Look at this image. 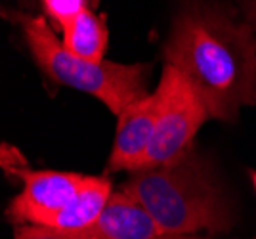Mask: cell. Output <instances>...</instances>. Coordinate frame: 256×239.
<instances>
[{"mask_svg": "<svg viewBox=\"0 0 256 239\" xmlns=\"http://www.w3.org/2000/svg\"><path fill=\"white\" fill-rule=\"evenodd\" d=\"M256 31L239 12L216 0H184L162 48L201 96L210 119L234 122L256 104Z\"/></svg>", "mask_w": 256, "mask_h": 239, "instance_id": "6da1fadb", "label": "cell"}, {"mask_svg": "<svg viewBox=\"0 0 256 239\" xmlns=\"http://www.w3.org/2000/svg\"><path fill=\"white\" fill-rule=\"evenodd\" d=\"M120 190L136 197L164 234H220L234 222L224 186L195 146L170 163L130 172Z\"/></svg>", "mask_w": 256, "mask_h": 239, "instance_id": "7a4b0ae2", "label": "cell"}, {"mask_svg": "<svg viewBox=\"0 0 256 239\" xmlns=\"http://www.w3.org/2000/svg\"><path fill=\"white\" fill-rule=\"evenodd\" d=\"M4 16L18 23L29 52L46 75L64 86L86 92L104 102V106L117 117L128 106L150 96L148 76L151 66L148 64L122 66L107 60L102 64L86 62L58 40L44 16H27L16 10H6Z\"/></svg>", "mask_w": 256, "mask_h": 239, "instance_id": "3957f363", "label": "cell"}, {"mask_svg": "<svg viewBox=\"0 0 256 239\" xmlns=\"http://www.w3.org/2000/svg\"><path fill=\"white\" fill-rule=\"evenodd\" d=\"M155 92L159 96L157 122L142 168H153L178 159L182 153L195 146V134L210 117L201 96L174 67L164 66Z\"/></svg>", "mask_w": 256, "mask_h": 239, "instance_id": "277c9868", "label": "cell"}, {"mask_svg": "<svg viewBox=\"0 0 256 239\" xmlns=\"http://www.w3.org/2000/svg\"><path fill=\"white\" fill-rule=\"evenodd\" d=\"M23 182L20 196L6 208V218L14 226L52 228L54 220L73 201L84 176L62 170H31L18 176Z\"/></svg>", "mask_w": 256, "mask_h": 239, "instance_id": "5b68a950", "label": "cell"}, {"mask_svg": "<svg viewBox=\"0 0 256 239\" xmlns=\"http://www.w3.org/2000/svg\"><path fill=\"white\" fill-rule=\"evenodd\" d=\"M159 96L151 92L150 96L128 106L117 120V134L109 153L107 172L140 170L150 152L155 122H157Z\"/></svg>", "mask_w": 256, "mask_h": 239, "instance_id": "8992f818", "label": "cell"}, {"mask_svg": "<svg viewBox=\"0 0 256 239\" xmlns=\"http://www.w3.org/2000/svg\"><path fill=\"white\" fill-rule=\"evenodd\" d=\"M76 239H159L166 236L150 210L126 192H113L102 216Z\"/></svg>", "mask_w": 256, "mask_h": 239, "instance_id": "52a82bcc", "label": "cell"}, {"mask_svg": "<svg viewBox=\"0 0 256 239\" xmlns=\"http://www.w3.org/2000/svg\"><path fill=\"white\" fill-rule=\"evenodd\" d=\"M113 196L111 182L100 176H84L73 201L54 220L52 228L67 234H82L96 224Z\"/></svg>", "mask_w": 256, "mask_h": 239, "instance_id": "ba28073f", "label": "cell"}, {"mask_svg": "<svg viewBox=\"0 0 256 239\" xmlns=\"http://www.w3.org/2000/svg\"><path fill=\"white\" fill-rule=\"evenodd\" d=\"M64 46L75 56L92 64L106 62L107 50V27L106 18L98 16L92 8H86L76 16L73 23L62 31Z\"/></svg>", "mask_w": 256, "mask_h": 239, "instance_id": "9c48e42d", "label": "cell"}, {"mask_svg": "<svg viewBox=\"0 0 256 239\" xmlns=\"http://www.w3.org/2000/svg\"><path fill=\"white\" fill-rule=\"evenodd\" d=\"M94 2L96 0H42V6L48 20L64 31L73 23V20L80 12L92 8Z\"/></svg>", "mask_w": 256, "mask_h": 239, "instance_id": "30bf717a", "label": "cell"}, {"mask_svg": "<svg viewBox=\"0 0 256 239\" xmlns=\"http://www.w3.org/2000/svg\"><path fill=\"white\" fill-rule=\"evenodd\" d=\"M14 239H76V236L44 226H16Z\"/></svg>", "mask_w": 256, "mask_h": 239, "instance_id": "8fae6325", "label": "cell"}, {"mask_svg": "<svg viewBox=\"0 0 256 239\" xmlns=\"http://www.w3.org/2000/svg\"><path fill=\"white\" fill-rule=\"evenodd\" d=\"M27 164L29 163L25 161V157L16 148H10L8 144H2V168L6 170L8 176H16L18 178L22 170L29 168Z\"/></svg>", "mask_w": 256, "mask_h": 239, "instance_id": "7c38bea8", "label": "cell"}, {"mask_svg": "<svg viewBox=\"0 0 256 239\" xmlns=\"http://www.w3.org/2000/svg\"><path fill=\"white\" fill-rule=\"evenodd\" d=\"M239 14L246 25L256 31V0H239Z\"/></svg>", "mask_w": 256, "mask_h": 239, "instance_id": "4fadbf2b", "label": "cell"}, {"mask_svg": "<svg viewBox=\"0 0 256 239\" xmlns=\"http://www.w3.org/2000/svg\"><path fill=\"white\" fill-rule=\"evenodd\" d=\"M159 239H210V238H203V236H180V234H166Z\"/></svg>", "mask_w": 256, "mask_h": 239, "instance_id": "5bb4252c", "label": "cell"}, {"mask_svg": "<svg viewBox=\"0 0 256 239\" xmlns=\"http://www.w3.org/2000/svg\"><path fill=\"white\" fill-rule=\"evenodd\" d=\"M252 184H254V190H256V172L252 174Z\"/></svg>", "mask_w": 256, "mask_h": 239, "instance_id": "9a60e30c", "label": "cell"}, {"mask_svg": "<svg viewBox=\"0 0 256 239\" xmlns=\"http://www.w3.org/2000/svg\"><path fill=\"white\" fill-rule=\"evenodd\" d=\"M254 239H256V238H254Z\"/></svg>", "mask_w": 256, "mask_h": 239, "instance_id": "2e32d148", "label": "cell"}]
</instances>
